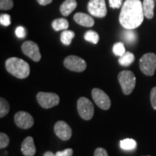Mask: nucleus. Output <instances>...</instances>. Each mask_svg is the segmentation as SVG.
I'll return each instance as SVG.
<instances>
[{
	"instance_id": "1",
	"label": "nucleus",
	"mask_w": 156,
	"mask_h": 156,
	"mask_svg": "<svg viewBox=\"0 0 156 156\" xmlns=\"http://www.w3.org/2000/svg\"><path fill=\"white\" fill-rule=\"evenodd\" d=\"M144 16L140 0H125L119 15V22L125 29L134 30L142 24Z\"/></svg>"
},
{
	"instance_id": "2",
	"label": "nucleus",
	"mask_w": 156,
	"mask_h": 156,
	"mask_svg": "<svg viewBox=\"0 0 156 156\" xmlns=\"http://www.w3.org/2000/svg\"><path fill=\"white\" fill-rule=\"evenodd\" d=\"M5 67L9 74L18 79H25L30 75V66L22 58H9L5 62Z\"/></svg>"
},
{
	"instance_id": "3",
	"label": "nucleus",
	"mask_w": 156,
	"mask_h": 156,
	"mask_svg": "<svg viewBox=\"0 0 156 156\" xmlns=\"http://www.w3.org/2000/svg\"><path fill=\"white\" fill-rule=\"evenodd\" d=\"M118 80L124 95H129L133 91L136 85V77L132 71L124 70L121 72L118 75Z\"/></svg>"
},
{
	"instance_id": "4",
	"label": "nucleus",
	"mask_w": 156,
	"mask_h": 156,
	"mask_svg": "<svg viewBox=\"0 0 156 156\" xmlns=\"http://www.w3.org/2000/svg\"><path fill=\"white\" fill-rule=\"evenodd\" d=\"M140 68L142 73L147 76H153L156 69V54L147 53L140 59Z\"/></svg>"
},
{
	"instance_id": "5",
	"label": "nucleus",
	"mask_w": 156,
	"mask_h": 156,
	"mask_svg": "<svg viewBox=\"0 0 156 156\" xmlns=\"http://www.w3.org/2000/svg\"><path fill=\"white\" fill-rule=\"evenodd\" d=\"M77 111L82 119L90 120L94 114V106L88 98L81 97L77 101Z\"/></svg>"
},
{
	"instance_id": "6",
	"label": "nucleus",
	"mask_w": 156,
	"mask_h": 156,
	"mask_svg": "<svg viewBox=\"0 0 156 156\" xmlns=\"http://www.w3.org/2000/svg\"><path fill=\"white\" fill-rule=\"evenodd\" d=\"M37 101L41 106L44 108H51L57 106L59 103V97L54 93L39 92L36 95Z\"/></svg>"
},
{
	"instance_id": "7",
	"label": "nucleus",
	"mask_w": 156,
	"mask_h": 156,
	"mask_svg": "<svg viewBox=\"0 0 156 156\" xmlns=\"http://www.w3.org/2000/svg\"><path fill=\"white\" fill-rule=\"evenodd\" d=\"M64 65L70 71L76 73H82L87 67L86 62L79 56L71 55L67 56L64 60Z\"/></svg>"
},
{
	"instance_id": "8",
	"label": "nucleus",
	"mask_w": 156,
	"mask_h": 156,
	"mask_svg": "<svg viewBox=\"0 0 156 156\" xmlns=\"http://www.w3.org/2000/svg\"><path fill=\"white\" fill-rule=\"evenodd\" d=\"M87 9L90 14L99 18H103L107 15L105 0H90L87 4Z\"/></svg>"
},
{
	"instance_id": "9",
	"label": "nucleus",
	"mask_w": 156,
	"mask_h": 156,
	"mask_svg": "<svg viewBox=\"0 0 156 156\" xmlns=\"http://www.w3.org/2000/svg\"><path fill=\"white\" fill-rule=\"evenodd\" d=\"M21 48H22L23 54L28 56L33 61L38 62L41 58L38 44L34 41H27L24 42L21 46Z\"/></svg>"
},
{
	"instance_id": "10",
	"label": "nucleus",
	"mask_w": 156,
	"mask_h": 156,
	"mask_svg": "<svg viewBox=\"0 0 156 156\" xmlns=\"http://www.w3.org/2000/svg\"><path fill=\"white\" fill-rule=\"evenodd\" d=\"M92 97L95 103L98 107L103 110H108L111 107V100L108 95L104 91L99 88L92 90Z\"/></svg>"
},
{
	"instance_id": "11",
	"label": "nucleus",
	"mask_w": 156,
	"mask_h": 156,
	"mask_svg": "<svg viewBox=\"0 0 156 156\" xmlns=\"http://www.w3.org/2000/svg\"><path fill=\"white\" fill-rule=\"evenodd\" d=\"M15 123L20 129H28L34 126V119L33 116L26 112H18L14 116Z\"/></svg>"
},
{
	"instance_id": "12",
	"label": "nucleus",
	"mask_w": 156,
	"mask_h": 156,
	"mask_svg": "<svg viewBox=\"0 0 156 156\" xmlns=\"http://www.w3.org/2000/svg\"><path fill=\"white\" fill-rule=\"evenodd\" d=\"M54 132L56 136L64 141L69 140L73 134L71 127L64 121H58L54 125Z\"/></svg>"
},
{
	"instance_id": "13",
	"label": "nucleus",
	"mask_w": 156,
	"mask_h": 156,
	"mask_svg": "<svg viewBox=\"0 0 156 156\" xmlns=\"http://www.w3.org/2000/svg\"><path fill=\"white\" fill-rule=\"evenodd\" d=\"M21 151L25 156H34L36 153L34 138L29 136L25 138L21 145Z\"/></svg>"
},
{
	"instance_id": "14",
	"label": "nucleus",
	"mask_w": 156,
	"mask_h": 156,
	"mask_svg": "<svg viewBox=\"0 0 156 156\" xmlns=\"http://www.w3.org/2000/svg\"><path fill=\"white\" fill-rule=\"evenodd\" d=\"M74 20L77 24L82 25L84 27H93L94 25V20L90 15L85 14V13L78 12L74 15Z\"/></svg>"
},
{
	"instance_id": "15",
	"label": "nucleus",
	"mask_w": 156,
	"mask_h": 156,
	"mask_svg": "<svg viewBox=\"0 0 156 156\" xmlns=\"http://www.w3.org/2000/svg\"><path fill=\"white\" fill-rule=\"evenodd\" d=\"M76 0H65L60 7V12L64 16H68L77 7Z\"/></svg>"
},
{
	"instance_id": "16",
	"label": "nucleus",
	"mask_w": 156,
	"mask_h": 156,
	"mask_svg": "<svg viewBox=\"0 0 156 156\" xmlns=\"http://www.w3.org/2000/svg\"><path fill=\"white\" fill-rule=\"evenodd\" d=\"M143 12L145 17L147 19H152L154 16L155 2L154 0H144L142 3Z\"/></svg>"
},
{
	"instance_id": "17",
	"label": "nucleus",
	"mask_w": 156,
	"mask_h": 156,
	"mask_svg": "<svg viewBox=\"0 0 156 156\" xmlns=\"http://www.w3.org/2000/svg\"><path fill=\"white\" fill-rule=\"evenodd\" d=\"M51 26L54 30L58 31L62 30H67L69 28V22L67 19L58 18L55 19L51 23Z\"/></svg>"
},
{
	"instance_id": "18",
	"label": "nucleus",
	"mask_w": 156,
	"mask_h": 156,
	"mask_svg": "<svg viewBox=\"0 0 156 156\" xmlns=\"http://www.w3.org/2000/svg\"><path fill=\"white\" fill-rule=\"evenodd\" d=\"M134 55L132 52L126 51L125 53L123 54L122 56H119V63L122 66H124V67H128L130 64L133 63L134 61Z\"/></svg>"
},
{
	"instance_id": "19",
	"label": "nucleus",
	"mask_w": 156,
	"mask_h": 156,
	"mask_svg": "<svg viewBox=\"0 0 156 156\" xmlns=\"http://www.w3.org/2000/svg\"><path fill=\"white\" fill-rule=\"evenodd\" d=\"M75 36V34L72 30H65L62 33L61 36H60V39L61 41L63 44L66 45V46H69L71 44L72 41L74 38Z\"/></svg>"
},
{
	"instance_id": "20",
	"label": "nucleus",
	"mask_w": 156,
	"mask_h": 156,
	"mask_svg": "<svg viewBox=\"0 0 156 156\" xmlns=\"http://www.w3.org/2000/svg\"><path fill=\"white\" fill-rule=\"evenodd\" d=\"M120 147L123 150L125 151H132V150L135 149L136 147V142L133 139H124L121 140L120 142Z\"/></svg>"
},
{
	"instance_id": "21",
	"label": "nucleus",
	"mask_w": 156,
	"mask_h": 156,
	"mask_svg": "<svg viewBox=\"0 0 156 156\" xmlns=\"http://www.w3.org/2000/svg\"><path fill=\"white\" fill-rule=\"evenodd\" d=\"M84 38L87 41L96 44L99 41V35L95 31L88 30L84 35Z\"/></svg>"
},
{
	"instance_id": "22",
	"label": "nucleus",
	"mask_w": 156,
	"mask_h": 156,
	"mask_svg": "<svg viewBox=\"0 0 156 156\" xmlns=\"http://www.w3.org/2000/svg\"><path fill=\"white\" fill-rule=\"evenodd\" d=\"M123 38L128 44H133L136 40V35L132 30H128L123 33Z\"/></svg>"
},
{
	"instance_id": "23",
	"label": "nucleus",
	"mask_w": 156,
	"mask_h": 156,
	"mask_svg": "<svg viewBox=\"0 0 156 156\" xmlns=\"http://www.w3.org/2000/svg\"><path fill=\"white\" fill-rule=\"evenodd\" d=\"M9 112V103L3 98H0V117L3 118Z\"/></svg>"
},
{
	"instance_id": "24",
	"label": "nucleus",
	"mask_w": 156,
	"mask_h": 156,
	"mask_svg": "<svg viewBox=\"0 0 156 156\" xmlns=\"http://www.w3.org/2000/svg\"><path fill=\"white\" fill-rule=\"evenodd\" d=\"M113 52L116 56H122L126 52L124 44L122 42L116 43L113 46Z\"/></svg>"
},
{
	"instance_id": "25",
	"label": "nucleus",
	"mask_w": 156,
	"mask_h": 156,
	"mask_svg": "<svg viewBox=\"0 0 156 156\" xmlns=\"http://www.w3.org/2000/svg\"><path fill=\"white\" fill-rule=\"evenodd\" d=\"M12 0H0V9L2 10H8L12 8L13 7Z\"/></svg>"
},
{
	"instance_id": "26",
	"label": "nucleus",
	"mask_w": 156,
	"mask_h": 156,
	"mask_svg": "<svg viewBox=\"0 0 156 156\" xmlns=\"http://www.w3.org/2000/svg\"><path fill=\"white\" fill-rule=\"evenodd\" d=\"M9 138L5 133H0V148L3 149L9 145Z\"/></svg>"
},
{
	"instance_id": "27",
	"label": "nucleus",
	"mask_w": 156,
	"mask_h": 156,
	"mask_svg": "<svg viewBox=\"0 0 156 156\" xmlns=\"http://www.w3.org/2000/svg\"><path fill=\"white\" fill-rule=\"evenodd\" d=\"M0 23L4 26H9L11 24L10 15L7 14H2L0 16Z\"/></svg>"
},
{
	"instance_id": "28",
	"label": "nucleus",
	"mask_w": 156,
	"mask_h": 156,
	"mask_svg": "<svg viewBox=\"0 0 156 156\" xmlns=\"http://www.w3.org/2000/svg\"><path fill=\"white\" fill-rule=\"evenodd\" d=\"M151 102L153 108L154 110H156V87H154L151 90Z\"/></svg>"
},
{
	"instance_id": "29",
	"label": "nucleus",
	"mask_w": 156,
	"mask_h": 156,
	"mask_svg": "<svg viewBox=\"0 0 156 156\" xmlns=\"http://www.w3.org/2000/svg\"><path fill=\"white\" fill-rule=\"evenodd\" d=\"M123 0H109V6L113 9L120 8L122 6Z\"/></svg>"
},
{
	"instance_id": "30",
	"label": "nucleus",
	"mask_w": 156,
	"mask_h": 156,
	"mask_svg": "<svg viewBox=\"0 0 156 156\" xmlns=\"http://www.w3.org/2000/svg\"><path fill=\"white\" fill-rule=\"evenodd\" d=\"M56 156H73V150L71 148H67L64 151H58L55 154Z\"/></svg>"
},
{
	"instance_id": "31",
	"label": "nucleus",
	"mask_w": 156,
	"mask_h": 156,
	"mask_svg": "<svg viewBox=\"0 0 156 156\" xmlns=\"http://www.w3.org/2000/svg\"><path fill=\"white\" fill-rule=\"evenodd\" d=\"M15 34H16V36L18 37V38H24L25 35H26V31H25V29L23 28V27L19 26L17 27L16 30H15Z\"/></svg>"
},
{
	"instance_id": "32",
	"label": "nucleus",
	"mask_w": 156,
	"mask_h": 156,
	"mask_svg": "<svg viewBox=\"0 0 156 156\" xmlns=\"http://www.w3.org/2000/svg\"><path fill=\"white\" fill-rule=\"evenodd\" d=\"M94 156H108V155L104 148L98 147L94 152Z\"/></svg>"
},
{
	"instance_id": "33",
	"label": "nucleus",
	"mask_w": 156,
	"mask_h": 156,
	"mask_svg": "<svg viewBox=\"0 0 156 156\" xmlns=\"http://www.w3.org/2000/svg\"><path fill=\"white\" fill-rule=\"evenodd\" d=\"M37 1H38V2L41 5L43 6L47 5L48 4L52 2V0H37Z\"/></svg>"
},
{
	"instance_id": "34",
	"label": "nucleus",
	"mask_w": 156,
	"mask_h": 156,
	"mask_svg": "<svg viewBox=\"0 0 156 156\" xmlns=\"http://www.w3.org/2000/svg\"><path fill=\"white\" fill-rule=\"evenodd\" d=\"M44 156H56L55 154H54L51 151H47L44 153Z\"/></svg>"
},
{
	"instance_id": "35",
	"label": "nucleus",
	"mask_w": 156,
	"mask_h": 156,
	"mask_svg": "<svg viewBox=\"0 0 156 156\" xmlns=\"http://www.w3.org/2000/svg\"><path fill=\"white\" fill-rule=\"evenodd\" d=\"M147 156H151V155H147Z\"/></svg>"
}]
</instances>
